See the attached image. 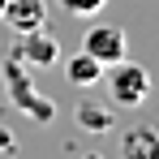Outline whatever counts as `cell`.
Wrapping results in <instances>:
<instances>
[{"mask_svg":"<svg viewBox=\"0 0 159 159\" xmlns=\"http://www.w3.org/2000/svg\"><path fill=\"white\" fill-rule=\"evenodd\" d=\"M0 90L13 99V107L17 112H26V116H34V125H52V116H56V103H48L39 90H34V82L26 78V65L22 60H4L0 65Z\"/></svg>","mask_w":159,"mask_h":159,"instance_id":"obj_1","label":"cell"},{"mask_svg":"<svg viewBox=\"0 0 159 159\" xmlns=\"http://www.w3.org/2000/svg\"><path fill=\"white\" fill-rule=\"evenodd\" d=\"M103 78H107V99L116 107H142L151 99V73L142 65H133L129 56L116 60V65H107Z\"/></svg>","mask_w":159,"mask_h":159,"instance_id":"obj_2","label":"cell"},{"mask_svg":"<svg viewBox=\"0 0 159 159\" xmlns=\"http://www.w3.org/2000/svg\"><path fill=\"white\" fill-rule=\"evenodd\" d=\"M82 52H90V56L107 69V65H116V60L129 56V39H125V30H120V26L95 22V26H86V34H82Z\"/></svg>","mask_w":159,"mask_h":159,"instance_id":"obj_3","label":"cell"},{"mask_svg":"<svg viewBox=\"0 0 159 159\" xmlns=\"http://www.w3.org/2000/svg\"><path fill=\"white\" fill-rule=\"evenodd\" d=\"M9 56L22 60V65H30V69H52L56 60H60V43H56L48 30H30V34H17L13 39Z\"/></svg>","mask_w":159,"mask_h":159,"instance_id":"obj_4","label":"cell"},{"mask_svg":"<svg viewBox=\"0 0 159 159\" xmlns=\"http://www.w3.org/2000/svg\"><path fill=\"white\" fill-rule=\"evenodd\" d=\"M0 17L9 22V30H13V34L43 30V22H48V0H4Z\"/></svg>","mask_w":159,"mask_h":159,"instance_id":"obj_5","label":"cell"},{"mask_svg":"<svg viewBox=\"0 0 159 159\" xmlns=\"http://www.w3.org/2000/svg\"><path fill=\"white\" fill-rule=\"evenodd\" d=\"M120 155L125 159H159V133L151 125H129L120 133Z\"/></svg>","mask_w":159,"mask_h":159,"instance_id":"obj_6","label":"cell"},{"mask_svg":"<svg viewBox=\"0 0 159 159\" xmlns=\"http://www.w3.org/2000/svg\"><path fill=\"white\" fill-rule=\"evenodd\" d=\"M65 73H69L73 86H95V82L103 78V65H99L90 52H78V56H69V60H65Z\"/></svg>","mask_w":159,"mask_h":159,"instance_id":"obj_7","label":"cell"},{"mask_svg":"<svg viewBox=\"0 0 159 159\" xmlns=\"http://www.w3.org/2000/svg\"><path fill=\"white\" fill-rule=\"evenodd\" d=\"M73 116H78V125H82L86 133H103L107 125H112V112H107L103 103H90V99H82Z\"/></svg>","mask_w":159,"mask_h":159,"instance_id":"obj_8","label":"cell"},{"mask_svg":"<svg viewBox=\"0 0 159 159\" xmlns=\"http://www.w3.org/2000/svg\"><path fill=\"white\" fill-rule=\"evenodd\" d=\"M56 4H60L65 13H73V17H95L107 0H56Z\"/></svg>","mask_w":159,"mask_h":159,"instance_id":"obj_9","label":"cell"},{"mask_svg":"<svg viewBox=\"0 0 159 159\" xmlns=\"http://www.w3.org/2000/svg\"><path fill=\"white\" fill-rule=\"evenodd\" d=\"M0 151H13V138H9L4 129H0Z\"/></svg>","mask_w":159,"mask_h":159,"instance_id":"obj_10","label":"cell"},{"mask_svg":"<svg viewBox=\"0 0 159 159\" xmlns=\"http://www.w3.org/2000/svg\"><path fill=\"white\" fill-rule=\"evenodd\" d=\"M0 99H4V90H0Z\"/></svg>","mask_w":159,"mask_h":159,"instance_id":"obj_11","label":"cell"},{"mask_svg":"<svg viewBox=\"0 0 159 159\" xmlns=\"http://www.w3.org/2000/svg\"><path fill=\"white\" fill-rule=\"evenodd\" d=\"M0 9H4V0H0Z\"/></svg>","mask_w":159,"mask_h":159,"instance_id":"obj_12","label":"cell"}]
</instances>
